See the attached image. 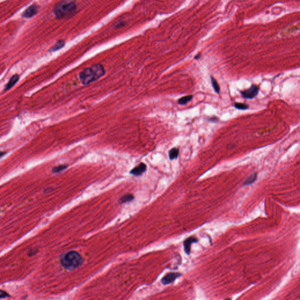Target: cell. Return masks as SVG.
Listing matches in <instances>:
<instances>
[{"instance_id":"cell-12","label":"cell","mask_w":300,"mask_h":300,"mask_svg":"<svg viewBox=\"0 0 300 300\" xmlns=\"http://www.w3.org/2000/svg\"><path fill=\"white\" fill-rule=\"evenodd\" d=\"M179 154V150L178 148H174L170 151L169 152V157L170 160H174L176 159Z\"/></svg>"},{"instance_id":"cell-17","label":"cell","mask_w":300,"mask_h":300,"mask_svg":"<svg viewBox=\"0 0 300 300\" xmlns=\"http://www.w3.org/2000/svg\"><path fill=\"white\" fill-rule=\"evenodd\" d=\"M66 168H67V165H59V166H56L55 168H54L52 169V171H53V172H54V173H58V172H59L62 171L64 170Z\"/></svg>"},{"instance_id":"cell-1","label":"cell","mask_w":300,"mask_h":300,"mask_svg":"<svg viewBox=\"0 0 300 300\" xmlns=\"http://www.w3.org/2000/svg\"><path fill=\"white\" fill-rule=\"evenodd\" d=\"M105 74V70L103 65L96 64L90 67L85 68L81 71L79 74V79L83 85H89L98 80Z\"/></svg>"},{"instance_id":"cell-13","label":"cell","mask_w":300,"mask_h":300,"mask_svg":"<svg viewBox=\"0 0 300 300\" xmlns=\"http://www.w3.org/2000/svg\"><path fill=\"white\" fill-rule=\"evenodd\" d=\"M210 80H211V83H212V86H213V87L215 90V92H216L218 94H219L220 93V88L218 82L213 77H210Z\"/></svg>"},{"instance_id":"cell-20","label":"cell","mask_w":300,"mask_h":300,"mask_svg":"<svg viewBox=\"0 0 300 300\" xmlns=\"http://www.w3.org/2000/svg\"><path fill=\"white\" fill-rule=\"evenodd\" d=\"M5 154V152H0V157H1L2 156Z\"/></svg>"},{"instance_id":"cell-16","label":"cell","mask_w":300,"mask_h":300,"mask_svg":"<svg viewBox=\"0 0 300 300\" xmlns=\"http://www.w3.org/2000/svg\"><path fill=\"white\" fill-rule=\"evenodd\" d=\"M235 107L237 109H239V110H245L249 109L248 105L245 103H235Z\"/></svg>"},{"instance_id":"cell-5","label":"cell","mask_w":300,"mask_h":300,"mask_svg":"<svg viewBox=\"0 0 300 300\" xmlns=\"http://www.w3.org/2000/svg\"><path fill=\"white\" fill-rule=\"evenodd\" d=\"M180 275V274L178 273H170L162 279L161 282L164 285L169 284L172 283L174 281H175L176 279H177Z\"/></svg>"},{"instance_id":"cell-4","label":"cell","mask_w":300,"mask_h":300,"mask_svg":"<svg viewBox=\"0 0 300 300\" xmlns=\"http://www.w3.org/2000/svg\"><path fill=\"white\" fill-rule=\"evenodd\" d=\"M259 89L257 86L253 85L250 88L241 91V94L243 97L247 99H251L255 97L259 93Z\"/></svg>"},{"instance_id":"cell-18","label":"cell","mask_w":300,"mask_h":300,"mask_svg":"<svg viewBox=\"0 0 300 300\" xmlns=\"http://www.w3.org/2000/svg\"><path fill=\"white\" fill-rule=\"evenodd\" d=\"M8 297H10V295L8 293H7L5 291H3V290H0V298H3Z\"/></svg>"},{"instance_id":"cell-19","label":"cell","mask_w":300,"mask_h":300,"mask_svg":"<svg viewBox=\"0 0 300 300\" xmlns=\"http://www.w3.org/2000/svg\"><path fill=\"white\" fill-rule=\"evenodd\" d=\"M200 56H201L200 54H198V55H196L195 57V59H198L200 58Z\"/></svg>"},{"instance_id":"cell-14","label":"cell","mask_w":300,"mask_h":300,"mask_svg":"<svg viewBox=\"0 0 300 300\" xmlns=\"http://www.w3.org/2000/svg\"><path fill=\"white\" fill-rule=\"evenodd\" d=\"M257 178V174H256V173L253 174L252 175H250V176L246 180L245 182L244 183V185H248L253 184V182H255V180H256Z\"/></svg>"},{"instance_id":"cell-15","label":"cell","mask_w":300,"mask_h":300,"mask_svg":"<svg viewBox=\"0 0 300 300\" xmlns=\"http://www.w3.org/2000/svg\"><path fill=\"white\" fill-rule=\"evenodd\" d=\"M134 199V196L131 194H127V195H124L123 196L121 199H120V201L122 202V203H125V202H130L131 200H133Z\"/></svg>"},{"instance_id":"cell-8","label":"cell","mask_w":300,"mask_h":300,"mask_svg":"<svg viewBox=\"0 0 300 300\" xmlns=\"http://www.w3.org/2000/svg\"><path fill=\"white\" fill-rule=\"evenodd\" d=\"M198 240L194 237H190L189 238H188L187 239L184 241V249H185V252L187 253V254H190V246L193 243H195V242H197Z\"/></svg>"},{"instance_id":"cell-2","label":"cell","mask_w":300,"mask_h":300,"mask_svg":"<svg viewBox=\"0 0 300 300\" xmlns=\"http://www.w3.org/2000/svg\"><path fill=\"white\" fill-rule=\"evenodd\" d=\"M77 11V5L74 1H63L56 4L54 8L55 16L58 18H70Z\"/></svg>"},{"instance_id":"cell-10","label":"cell","mask_w":300,"mask_h":300,"mask_svg":"<svg viewBox=\"0 0 300 300\" xmlns=\"http://www.w3.org/2000/svg\"><path fill=\"white\" fill-rule=\"evenodd\" d=\"M65 44V42L64 40H58L55 43V45H54L53 46H52V48H50V51L55 52L56 50H59V49H61L62 48H63Z\"/></svg>"},{"instance_id":"cell-6","label":"cell","mask_w":300,"mask_h":300,"mask_svg":"<svg viewBox=\"0 0 300 300\" xmlns=\"http://www.w3.org/2000/svg\"><path fill=\"white\" fill-rule=\"evenodd\" d=\"M38 12V7L36 5L30 6L24 12L22 16L25 18H31L36 15Z\"/></svg>"},{"instance_id":"cell-11","label":"cell","mask_w":300,"mask_h":300,"mask_svg":"<svg viewBox=\"0 0 300 300\" xmlns=\"http://www.w3.org/2000/svg\"><path fill=\"white\" fill-rule=\"evenodd\" d=\"M193 98V96L188 95L182 97L180 98L179 100H178V103L179 105H184L188 102H190Z\"/></svg>"},{"instance_id":"cell-7","label":"cell","mask_w":300,"mask_h":300,"mask_svg":"<svg viewBox=\"0 0 300 300\" xmlns=\"http://www.w3.org/2000/svg\"><path fill=\"white\" fill-rule=\"evenodd\" d=\"M145 170H146V165L145 164L141 163L131 171L130 173L133 175L138 176V175H141L143 172H145Z\"/></svg>"},{"instance_id":"cell-9","label":"cell","mask_w":300,"mask_h":300,"mask_svg":"<svg viewBox=\"0 0 300 300\" xmlns=\"http://www.w3.org/2000/svg\"><path fill=\"white\" fill-rule=\"evenodd\" d=\"M19 79H20V76L18 75H15L12 76L11 77V79L9 80V82H8V83L5 86V91L10 90L11 88H12L18 82Z\"/></svg>"},{"instance_id":"cell-3","label":"cell","mask_w":300,"mask_h":300,"mask_svg":"<svg viewBox=\"0 0 300 300\" xmlns=\"http://www.w3.org/2000/svg\"><path fill=\"white\" fill-rule=\"evenodd\" d=\"M83 262V258L79 253L75 251L67 252L61 256L60 263L67 270H73L79 267Z\"/></svg>"}]
</instances>
